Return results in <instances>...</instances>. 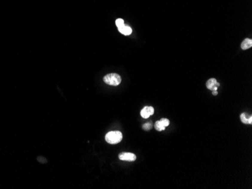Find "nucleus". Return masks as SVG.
<instances>
[{
  "mask_svg": "<svg viewBox=\"0 0 252 189\" xmlns=\"http://www.w3.org/2000/svg\"><path fill=\"white\" fill-rule=\"evenodd\" d=\"M252 46V40L251 39H245L244 41L242 42L241 47L242 50H247L251 47Z\"/></svg>",
  "mask_w": 252,
  "mask_h": 189,
  "instance_id": "nucleus-8",
  "label": "nucleus"
},
{
  "mask_svg": "<svg viewBox=\"0 0 252 189\" xmlns=\"http://www.w3.org/2000/svg\"><path fill=\"white\" fill-rule=\"evenodd\" d=\"M118 30H119V33L125 36H129L132 33V29L130 27H129V26H125V24L121 27H119V28H118Z\"/></svg>",
  "mask_w": 252,
  "mask_h": 189,
  "instance_id": "nucleus-6",
  "label": "nucleus"
},
{
  "mask_svg": "<svg viewBox=\"0 0 252 189\" xmlns=\"http://www.w3.org/2000/svg\"><path fill=\"white\" fill-rule=\"evenodd\" d=\"M152 122H148V123L144 124V125H143V129L145 130H149L152 128Z\"/></svg>",
  "mask_w": 252,
  "mask_h": 189,
  "instance_id": "nucleus-10",
  "label": "nucleus"
},
{
  "mask_svg": "<svg viewBox=\"0 0 252 189\" xmlns=\"http://www.w3.org/2000/svg\"><path fill=\"white\" fill-rule=\"evenodd\" d=\"M212 94L214 95V96H216V95L218 94V93H217V90H212Z\"/></svg>",
  "mask_w": 252,
  "mask_h": 189,
  "instance_id": "nucleus-13",
  "label": "nucleus"
},
{
  "mask_svg": "<svg viewBox=\"0 0 252 189\" xmlns=\"http://www.w3.org/2000/svg\"><path fill=\"white\" fill-rule=\"evenodd\" d=\"M105 139L109 144L116 145L122 141V134L119 131H111L106 133Z\"/></svg>",
  "mask_w": 252,
  "mask_h": 189,
  "instance_id": "nucleus-1",
  "label": "nucleus"
},
{
  "mask_svg": "<svg viewBox=\"0 0 252 189\" xmlns=\"http://www.w3.org/2000/svg\"><path fill=\"white\" fill-rule=\"evenodd\" d=\"M160 122H162V125H163L165 127H168L170 124L169 120L167 119V118H162V119L160 120Z\"/></svg>",
  "mask_w": 252,
  "mask_h": 189,
  "instance_id": "nucleus-12",
  "label": "nucleus"
},
{
  "mask_svg": "<svg viewBox=\"0 0 252 189\" xmlns=\"http://www.w3.org/2000/svg\"><path fill=\"white\" fill-rule=\"evenodd\" d=\"M240 118L243 124H245V125H251L252 124L251 115H247L245 113H242L240 115Z\"/></svg>",
  "mask_w": 252,
  "mask_h": 189,
  "instance_id": "nucleus-7",
  "label": "nucleus"
},
{
  "mask_svg": "<svg viewBox=\"0 0 252 189\" xmlns=\"http://www.w3.org/2000/svg\"><path fill=\"white\" fill-rule=\"evenodd\" d=\"M220 86V84L217 82V81L215 79H210L208 82H206L207 88L212 90H217V88Z\"/></svg>",
  "mask_w": 252,
  "mask_h": 189,
  "instance_id": "nucleus-5",
  "label": "nucleus"
},
{
  "mask_svg": "<svg viewBox=\"0 0 252 189\" xmlns=\"http://www.w3.org/2000/svg\"><path fill=\"white\" fill-rule=\"evenodd\" d=\"M124 24H124V21L122 19H121V18H118V19L116 21V25L118 28H119V27H121L122 26H123Z\"/></svg>",
  "mask_w": 252,
  "mask_h": 189,
  "instance_id": "nucleus-11",
  "label": "nucleus"
},
{
  "mask_svg": "<svg viewBox=\"0 0 252 189\" xmlns=\"http://www.w3.org/2000/svg\"><path fill=\"white\" fill-rule=\"evenodd\" d=\"M119 158L122 161H135L136 160V155L133 153L123 152L119 154Z\"/></svg>",
  "mask_w": 252,
  "mask_h": 189,
  "instance_id": "nucleus-3",
  "label": "nucleus"
},
{
  "mask_svg": "<svg viewBox=\"0 0 252 189\" xmlns=\"http://www.w3.org/2000/svg\"><path fill=\"white\" fill-rule=\"evenodd\" d=\"M154 109L152 106H145L140 111V115L143 118H148L150 115H153Z\"/></svg>",
  "mask_w": 252,
  "mask_h": 189,
  "instance_id": "nucleus-4",
  "label": "nucleus"
},
{
  "mask_svg": "<svg viewBox=\"0 0 252 189\" xmlns=\"http://www.w3.org/2000/svg\"><path fill=\"white\" fill-rule=\"evenodd\" d=\"M103 82L111 86H118L122 82V79L121 76L116 73H110L103 77Z\"/></svg>",
  "mask_w": 252,
  "mask_h": 189,
  "instance_id": "nucleus-2",
  "label": "nucleus"
},
{
  "mask_svg": "<svg viewBox=\"0 0 252 189\" xmlns=\"http://www.w3.org/2000/svg\"><path fill=\"white\" fill-rule=\"evenodd\" d=\"M154 127H155V130L158 131H162L165 129V127L162 125V123L160 122V121H157V122H155V125H154Z\"/></svg>",
  "mask_w": 252,
  "mask_h": 189,
  "instance_id": "nucleus-9",
  "label": "nucleus"
}]
</instances>
